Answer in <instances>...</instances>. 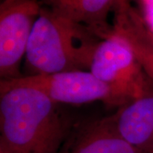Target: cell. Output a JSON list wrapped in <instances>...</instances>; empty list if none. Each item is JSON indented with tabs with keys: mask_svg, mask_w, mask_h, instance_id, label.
<instances>
[{
	"mask_svg": "<svg viewBox=\"0 0 153 153\" xmlns=\"http://www.w3.org/2000/svg\"><path fill=\"white\" fill-rule=\"evenodd\" d=\"M33 88H0V142L11 153H59L73 123Z\"/></svg>",
	"mask_w": 153,
	"mask_h": 153,
	"instance_id": "obj_1",
	"label": "cell"
},
{
	"mask_svg": "<svg viewBox=\"0 0 153 153\" xmlns=\"http://www.w3.org/2000/svg\"><path fill=\"white\" fill-rule=\"evenodd\" d=\"M98 35L43 6L28 42L26 68L29 75L89 71Z\"/></svg>",
	"mask_w": 153,
	"mask_h": 153,
	"instance_id": "obj_2",
	"label": "cell"
},
{
	"mask_svg": "<svg viewBox=\"0 0 153 153\" xmlns=\"http://www.w3.org/2000/svg\"><path fill=\"white\" fill-rule=\"evenodd\" d=\"M89 71L109 88L111 107L139 98L153 85L129 45L111 33L98 44Z\"/></svg>",
	"mask_w": 153,
	"mask_h": 153,
	"instance_id": "obj_3",
	"label": "cell"
},
{
	"mask_svg": "<svg viewBox=\"0 0 153 153\" xmlns=\"http://www.w3.org/2000/svg\"><path fill=\"white\" fill-rule=\"evenodd\" d=\"M43 8L38 0H3L0 5L1 80L22 76L20 66L26 56L33 27Z\"/></svg>",
	"mask_w": 153,
	"mask_h": 153,
	"instance_id": "obj_4",
	"label": "cell"
},
{
	"mask_svg": "<svg viewBox=\"0 0 153 153\" xmlns=\"http://www.w3.org/2000/svg\"><path fill=\"white\" fill-rule=\"evenodd\" d=\"M16 86L38 89L56 104L81 105L101 100L109 105L111 100L109 88L89 71L27 75L0 82V88Z\"/></svg>",
	"mask_w": 153,
	"mask_h": 153,
	"instance_id": "obj_5",
	"label": "cell"
},
{
	"mask_svg": "<svg viewBox=\"0 0 153 153\" xmlns=\"http://www.w3.org/2000/svg\"><path fill=\"white\" fill-rule=\"evenodd\" d=\"M59 153H143L118 133L113 115L73 124Z\"/></svg>",
	"mask_w": 153,
	"mask_h": 153,
	"instance_id": "obj_6",
	"label": "cell"
},
{
	"mask_svg": "<svg viewBox=\"0 0 153 153\" xmlns=\"http://www.w3.org/2000/svg\"><path fill=\"white\" fill-rule=\"evenodd\" d=\"M118 133L143 153H153V85L113 115Z\"/></svg>",
	"mask_w": 153,
	"mask_h": 153,
	"instance_id": "obj_7",
	"label": "cell"
},
{
	"mask_svg": "<svg viewBox=\"0 0 153 153\" xmlns=\"http://www.w3.org/2000/svg\"><path fill=\"white\" fill-rule=\"evenodd\" d=\"M111 33L122 38L133 50L144 71L153 81V35L141 14L128 0H116Z\"/></svg>",
	"mask_w": 153,
	"mask_h": 153,
	"instance_id": "obj_8",
	"label": "cell"
},
{
	"mask_svg": "<svg viewBox=\"0 0 153 153\" xmlns=\"http://www.w3.org/2000/svg\"><path fill=\"white\" fill-rule=\"evenodd\" d=\"M116 0H42L45 7L105 38L111 32L108 16Z\"/></svg>",
	"mask_w": 153,
	"mask_h": 153,
	"instance_id": "obj_9",
	"label": "cell"
},
{
	"mask_svg": "<svg viewBox=\"0 0 153 153\" xmlns=\"http://www.w3.org/2000/svg\"><path fill=\"white\" fill-rule=\"evenodd\" d=\"M144 22L153 35V0H140Z\"/></svg>",
	"mask_w": 153,
	"mask_h": 153,
	"instance_id": "obj_10",
	"label": "cell"
},
{
	"mask_svg": "<svg viewBox=\"0 0 153 153\" xmlns=\"http://www.w3.org/2000/svg\"><path fill=\"white\" fill-rule=\"evenodd\" d=\"M0 153H11L9 149L6 147L5 146L2 142H0Z\"/></svg>",
	"mask_w": 153,
	"mask_h": 153,
	"instance_id": "obj_11",
	"label": "cell"
}]
</instances>
